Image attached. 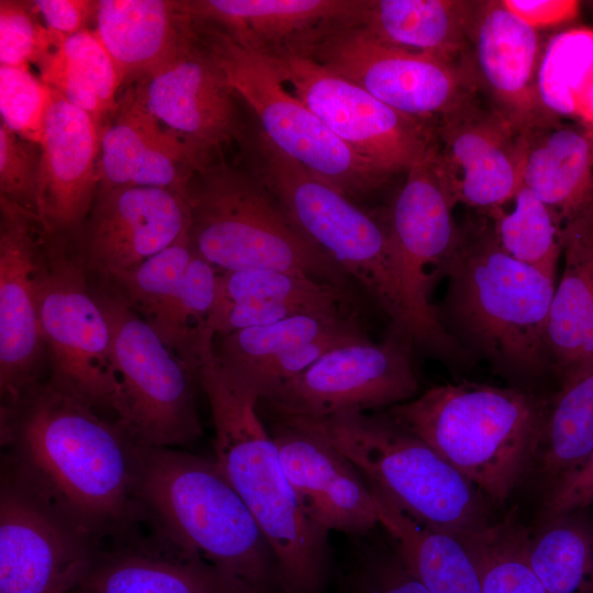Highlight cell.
<instances>
[{
  "label": "cell",
  "instance_id": "obj_18",
  "mask_svg": "<svg viewBox=\"0 0 593 593\" xmlns=\"http://www.w3.org/2000/svg\"><path fill=\"white\" fill-rule=\"evenodd\" d=\"M128 92L179 137L199 171L214 164L212 160L223 146L242 137L236 94L197 33L177 56L143 77Z\"/></svg>",
  "mask_w": 593,
  "mask_h": 593
},
{
  "label": "cell",
  "instance_id": "obj_1",
  "mask_svg": "<svg viewBox=\"0 0 593 593\" xmlns=\"http://www.w3.org/2000/svg\"><path fill=\"white\" fill-rule=\"evenodd\" d=\"M1 443L4 471L98 544L143 519L134 496L139 443L49 380L2 403Z\"/></svg>",
  "mask_w": 593,
  "mask_h": 593
},
{
  "label": "cell",
  "instance_id": "obj_44",
  "mask_svg": "<svg viewBox=\"0 0 593 593\" xmlns=\"http://www.w3.org/2000/svg\"><path fill=\"white\" fill-rule=\"evenodd\" d=\"M41 145L0 122V198L37 216Z\"/></svg>",
  "mask_w": 593,
  "mask_h": 593
},
{
  "label": "cell",
  "instance_id": "obj_22",
  "mask_svg": "<svg viewBox=\"0 0 593 593\" xmlns=\"http://www.w3.org/2000/svg\"><path fill=\"white\" fill-rule=\"evenodd\" d=\"M271 436L284 474L316 526L362 537L379 525L371 489L343 452L314 432L280 421Z\"/></svg>",
  "mask_w": 593,
  "mask_h": 593
},
{
  "label": "cell",
  "instance_id": "obj_25",
  "mask_svg": "<svg viewBox=\"0 0 593 593\" xmlns=\"http://www.w3.org/2000/svg\"><path fill=\"white\" fill-rule=\"evenodd\" d=\"M99 548L80 583L86 593H260L154 529Z\"/></svg>",
  "mask_w": 593,
  "mask_h": 593
},
{
  "label": "cell",
  "instance_id": "obj_23",
  "mask_svg": "<svg viewBox=\"0 0 593 593\" xmlns=\"http://www.w3.org/2000/svg\"><path fill=\"white\" fill-rule=\"evenodd\" d=\"M102 130L52 89L37 189V219L47 235L74 236L86 221L99 188Z\"/></svg>",
  "mask_w": 593,
  "mask_h": 593
},
{
  "label": "cell",
  "instance_id": "obj_46",
  "mask_svg": "<svg viewBox=\"0 0 593 593\" xmlns=\"http://www.w3.org/2000/svg\"><path fill=\"white\" fill-rule=\"evenodd\" d=\"M593 505V450L571 472L545 492L539 521L544 522Z\"/></svg>",
  "mask_w": 593,
  "mask_h": 593
},
{
  "label": "cell",
  "instance_id": "obj_2",
  "mask_svg": "<svg viewBox=\"0 0 593 593\" xmlns=\"http://www.w3.org/2000/svg\"><path fill=\"white\" fill-rule=\"evenodd\" d=\"M446 278L436 314L469 357L512 379H533L552 367L547 327L556 281L508 256L488 216L458 225Z\"/></svg>",
  "mask_w": 593,
  "mask_h": 593
},
{
  "label": "cell",
  "instance_id": "obj_16",
  "mask_svg": "<svg viewBox=\"0 0 593 593\" xmlns=\"http://www.w3.org/2000/svg\"><path fill=\"white\" fill-rule=\"evenodd\" d=\"M100 545L7 471L0 488V593H72Z\"/></svg>",
  "mask_w": 593,
  "mask_h": 593
},
{
  "label": "cell",
  "instance_id": "obj_30",
  "mask_svg": "<svg viewBox=\"0 0 593 593\" xmlns=\"http://www.w3.org/2000/svg\"><path fill=\"white\" fill-rule=\"evenodd\" d=\"M478 1L366 0L359 27L384 45L466 64Z\"/></svg>",
  "mask_w": 593,
  "mask_h": 593
},
{
  "label": "cell",
  "instance_id": "obj_27",
  "mask_svg": "<svg viewBox=\"0 0 593 593\" xmlns=\"http://www.w3.org/2000/svg\"><path fill=\"white\" fill-rule=\"evenodd\" d=\"M349 290L278 270L220 271L213 328L221 337L299 314H355Z\"/></svg>",
  "mask_w": 593,
  "mask_h": 593
},
{
  "label": "cell",
  "instance_id": "obj_51",
  "mask_svg": "<svg viewBox=\"0 0 593 593\" xmlns=\"http://www.w3.org/2000/svg\"><path fill=\"white\" fill-rule=\"evenodd\" d=\"M592 206H593V199H592Z\"/></svg>",
  "mask_w": 593,
  "mask_h": 593
},
{
  "label": "cell",
  "instance_id": "obj_24",
  "mask_svg": "<svg viewBox=\"0 0 593 593\" xmlns=\"http://www.w3.org/2000/svg\"><path fill=\"white\" fill-rule=\"evenodd\" d=\"M546 43L499 0L478 1L468 63L478 92L521 131L551 115L541 107L537 75Z\"/></svg>",
  "mask_w": 593,
  "mask_h": 593
},
{
  "label": "cell",
  "instance_id": "obj_36",
  "mask_svg": "<svg viewBox=\"0 0 593 593\" xmlns=\"http://www.w3.org/2000/svg\"><path fill=\"white\" fill-rule=\"evenodd\" d=\"M537 90L548 114L593 130V30H566L546 42Z\"/></svg>",
  "mask_w": 593,
  "mask_h": 593
},
{
  "label": "cell",
  "instance_id": "obj_6",
  "mask_svg": "<svg viewBox=\"0 0 593 593\" xmlns=\"http://www.w3.org/2000/svg\"><path fill=\"white\" fill-rule=\"evenodd\" d=\"M193 250L219 271L278 270L348 289L351 279L290 222L250 172L211 164L187 188Z\"/></svg>",
  "mask_w": 593,
  "mask_h": 593
},
{
  "label": "cell",
  "instance_id": "obj_43",
  "mask_svg": "<svg viewBox=\"0 0 593 593\" xmlns=\"http://www.w3.org/2000/svg\"><path fill=\"white\" fill-rule=\"evenodd\" d=\"M64 38L38 19L30 1H0V65H38Z\"/></svg>",
  "mask_w": 593,
  "mask_h": 593
},
{
  "label": "cell",
  "instance_id": "obj_7",
  "mask_svg": "<svg viewBox=\"0 0 593 593\" xmlns=\"http://www.w3.org/2000/svg\"><path fill=\"white\" fill-rule=\"evenodd\" d=\"M276 421L304 427L327 440L357 467L369 485L427 527L460 538L490 524L484 495L388 414Z\"/></svg>",
  "mask_w": 593,
  "mask_h": 593
},
{
  "label": "cell",
  "instance_id": "obj_41",
  "mask_svg": "<svg viewBox=\"0 0 593 593\" xmlns=\"http://www.w3.org/2000/svg\"><path fill=\"white\" fill-rule=\"evenodd\" d=\"M192 254L188 227L164 250L104 282L111 284L145 322H149L179 288Z\"/></svg>",
  "mask_w": 593,
  "mask_h": 593
},
{
  "label": "cell",
  "instance_id": "obj_3",
  "mask_svg": "<svg viewBox=\"0 0 593 593\" xmlns=\"http://www.w3.org/2000/svg\"><path fill=\"white\" fill-rule=\"evenodd\" d=\"M214 425L215 463L242 497L275 556L283 593H325L328 533L303 511L258 414V395L217 359L195 371Z\"/></svg>",
  "mask_w": 593,
  "mask_h": 593
},
{
  "label": "cell",
  "instance_id": "obj_37",
  "mask_svg": "<svg viewBox=\"0 0 593 593\" xmlns=\"http://www.w3.org/2000/svg\"><path fill=\"white\" fill-rule=\"evenodd\" d=\"M527 557L547 593H593V515L589 508L540 522L529 533Z\"/></svg>",
  "mask_w": 593,
  "mask_h": 593
},
{
  "label": "cell",
  "instance_id": "obj_21",
  "mask_svg": "<svg viewBox=\"0 0 593 593\" xmlns=\"http://www.w3.org/2000/svg\"><path fill=\"white\" fill-rule=\"evenodd\" d=\"M184 12L267 59H312L336 32L359 25L366 0H184Z\"/></svg>",
  "mask_w": 593,
  "mask_h": 593
},
{
  "label": "cell",
  "instance_id": "obj_26",
  "mask_svg": "<svg viewBox=\"0 0 593 593\" xmlns=\"http://www.w3.org/2000/svg\"><path fill=\"white\" fill-rule=\"evenodd\" d=\"M103 126L99 187L142 186L187 193L200 170L179 139L150 115L127 91Z\"/></svg>",
  "mask_w": 593,
  "mask_h": 593
},
{
  "label": "cell",
  "instance_id": "obj_4",
  "mask_svg": "<svg viewBox=\"0 0 593 593\" xmlns=\"http://www.w3.org/2000/svg\"><path fill=\"white\" fill-rule=\"evenodd\" d=\"M134 496L154 529L260 593H283L271 548L215 460L138 444Z\"/></svg>",
  "mask_w": 593,
  "mask_h": 593
},
{
  "label": "cell",
  "instance_id": "obj_28",
  "mask_svg": "<svg viewBox=\"0 0 593 593\" xmlns=\"http://www.w3.org/2000/svg\"><path fill=\"white\" fill-rule=\"evenodd\" d=\"M98 1L92 31L114 65L120 88L171 60L195 36L181 1Z\"/></svg>",
  "mask_w": 593,
  "mask_h": 593
},
{
  "label": "cell",
  "instance_id": "obj_33",
  "mask_svg": "<svg viewBox=\"0 0 593 593\" xmlns=\"http://www.w3.org/2000/svg\"><path fill=\"white\" fill-rule=\"evenodd\" d=\"M40 78L102 127L118 109L114 65L93 33L68 36L37 65Z\"/></svg>",
  "mask_w": 593,
  "mask_h": 593
},
{
  "label": "cell",
  "instance_id": "obj_32",
  "mask_svg": "<svg viewBox=\"0 0 593 593\" xmlns=\"http://www.w3.org/2000/svg\"><path fill=\"white\" fill-rule=\"evenodd\" d=\"M563 272L551 303L547 338L552 368L562 379L574 368L593 311V206L563 224Z\"/></svg>",
  "mask_w": 593,
  "mask_h": 593
},
{
  "label": "cell",
  "instance_id": "obj_48",
  "mask_svg": "<svg viewBox=\"0 0 593 593\" xmlns=\"http://www.w3.org/2000/svg\"><path fill=\"white\" fill-rule=\"evenodd\" d=\"M519 20L538 31L573 21L580 11L574 0H501Z\"/></svg>",
  "mask_w": 593,
  "mask_h": 593
},
{
  "label": "cell",
  "instance_id": "obj_35",
  "mask_svg": "<svg viewBox=\"0 0 593 593\" xmlns=\"http://www.w3.org/2000/svg\"><path fill=\"white\" fill-rule=\"evenodd\" d=\"M593 450V366L561 380L549 401L535 465L545 492Z\"/></svg>",
  "mask_w": 593,
  "mask_h": 593
},
{
  "label": "cell",
  "instance_id": "obj_14",
  "mask_svg": "<svg viewBox=\"0 0 593 593\" xmlns=\"http://www.w3.org/2000/svg\"><path fill=\"white\" fill-rule=\"evenodd\" d=\"M286 86L353 152L390 180L406 174L435 125L401 113L312 59H268Z\"/></svg>",
  "mask_w": 593,
  "mask_h": 593
},
{
  "label": "cell",
  "instance_id": "obj_38",
  "mask_svg": "<svg viewBox=\"0 0 593 593\" xmlns=\"http://www.w3.org/2000/svg\"><path fill=\"white\" fill-rule=\"evenodd\" d=\"M483 215L508 256L556 281L563 222L555 211L522 183L507 202Z\"/></svg>",
  "mask_w": 593,
  "mask_h": 593
},
{
  "label": "cell",
  "instance_id": "obj_50",
  "mask_svg": "<svg viewBox=\"0 0 593 593\" xmlns=\"http://www.w3.org/2000/svg\"><path fill=\"white\" fill-rule=\"evenodd\" d=\"M337 593H346V591L339 585Z\"/></svg>",
  "mask_w": 593,
  "mask_h": 593
},
{
  "label": "cell",
  "instance_id": "obj_11",
  "mask_svg": "<svg viewBox=\"0 0 593 593\" xmlns=\"http://www.w3.org/2000/svg\"><path fill=\"white\" fill-rule=\"evenodd\" d=\"M456 205L438 163L435 141L406 172V178L383 215L394 265L410 321L414 348L447 361L468 355L444 329L429 296L446 277L458 225Z\"/></svg>",
  "mask_w": 593,
  "mask_h": 593
},
{
  "label": "cell",
  "instance_id": "obj_29",
  "mask_svg": "<svg viewBox=\"0 0 593 593\" xmlns=\"http://www.w3.org/2000/svg\"><path fill=\"white\" fill-rule=\"evenodd\" d=\"M522 183L563 224L593 199V130L549 115L522 131Z\"/></svg>",
  "mask_w": 593,
  "mask_h": 593
},
{
  "label": "cell",
  "instance_id": "obj_5",
  "mask_svg": "<svg viewBox=\"0 0 593 593\" xmlns=\"http://www.w3.org/2000/svg\"><path fill=\"white\" fill-rule=\"evenodd\" d=\"M549 401L518 388L463 381L433 387L387 414L484 497L503 504L535 465Z\"/></svg>",
  "mask_w": 593,
  "mask_h": 593
},
{
  "label": "cell",
  "instance_id": "obj_42",
  "mask_svg": "<svg viewBox=\"0 0 593 593\" xmlns=\"http://www.w3.org/2000/svg\"><path fill=\"white\" fill-rule=\"evenodd\" d=\"M52 89L30 67L0 65V113L12 132L41 145Z\"/></svg>",
  "mask_w": 593,
  "mask_h": 593
},
{
  "label": "cell",
  "instance_id": "obj_47",
  "mask_svg": "<svg viewBox=\"0 0 593 593\" xmlns=\"http://www.w3.org/2000/svg\"><path fill=\"white\" fill-rule=\"evenodd\" d=\"M98 2L94 0H35L30 1L34 11L42 16L45 26L60 38L89 30L88 23L96 22Z\"/></svg>",
  "mask_w": 593,
  "mask_h": 593
},
{
  "label": "cell",
  "instance_id": "obj_19",
  "mask_svg": "<svg viewBox=\"0 0 593 593\" xmlns=\"http://www.w3.org/2000/svg\"><path fill=\"white\" fill-rule=\"evenodd\" d=\"M187 193L167 188H98L71 236L91 276L109 281L174 244L189 227Z\"/></svg>",
  "mask_w": 593,
  "mask_h": 593
},
{
  "label": "cell",
  "instance_id": "obj_10",
  "mask_svg": "<svg viewBox=\"0 0 593 593\" xmlns=\"http://www.w3.org/2000/svg\"><path fill=\"white\" fill-rule=\"evenodd\" d=\"M194 29L227 85L250 107L260 124V133L276 148L350 200L369 194L389 181L287 90L267 58L244 48L211 25L194 22Z\"/></svg>",
  "mask_w": 593,
  "mask_h": 593
},
{
  "label": "cell",
  "instance_id": "obj_40",
  "mask_svg": "<svg viewBox=\"0 0 593 593\" xmlns=\"http://www.w3.org/2000/svg\"><path fill=\"white\" fill-rule=\"evenodd\" d=\"M355 314H299L221 337L220 362L239 374L257 365L329 334L357 320Z\"/></svg>",
  "mask_w": 593,
  "mask_h": 593
},
{
  "label": "cell",
  "instance_id": "obj_8",
  "mask_svg": "<svg viewBox=\"0 0 593 593\" xmlns=\"http://www.w3.org/2000/svg\"><path fill=\"white\" fill-rule=\"evenodd\" d=\"M248 155L249 171L294 227L363 288L389 316L392 331L410 339L409 315L383 216L358 208L260 132L249 144Z\"/></svg>",
  "mask_w": 593,
  "mask_h": 593
},
{
  "label": "cell",
  "instance_id": "obj_12",
  "mask_svg": "<svg viewBox=\"0 0 593 593\" xmlns=\"http://www.w3.org/2000/svg\"><path fill=\"white\" fill-rule=\"evenodd\" d=\"M90 278L72 237L46 234L40 318L49 381L96 409L113 411L118 383L111 329Z\"/></svg>",
  "mask_w": 593,
  "mask_h": 593
},
{
  "label": "cell",
  "instance_id": "obj_31",
  "mask_svg": "<svg viewBox=\"0 0 593 593\" xmlns=\"http://www.w3.org/2000/svg\"><path fill=\"white\" fill-rule=\"evenodd\" d=\"M369 486L379 525L411 575L430 593H482L475 563L457 537L423 525Z\"/></svg>",
  "mask_w": 593,
  "mask_h": 593
},
{
  "label": "cell",
  "instance_id": "obj_9",
  "mask_svg": "<svg viewBox=\"0 0 593 593\" xmlns=\"http://www.w3.org/2000/svg\"><path fill=\"white\" fill-rule=\"evenodd\" d=\"M93 286L112 337L118 393L115 421L137 443L174 447L202 434L193 382L195 373L108 282Z\"/></svg>",
  "mask_w": 593,
  "mask_h": 593
},
{
  "label": "cell",
  "instance_id": "obj_20",
  "mask_svg": "<svg viewBox=\"0 0 593 593\" xmlns=\"http://www.w3.org/2000/svg\"><path fill=\"white\" fill-rule=\"evenodd\" d=\"M434 141L456 204L486 214L522 184V131L479 92L436 122Z\"/></svg>",
  "mask_w": 593,
  "mask_h": 593
},
{
  "label": "cell",
  "instance_id": "obj_49",
  "mask_svg": "<svg viewBox=\"0 0 593 593\" xmlns=\"http://www.w3.org/2000/svg\"><path fill=\"white\" fill-rule=\"evenodd\" d=\"M72 593H86V592L83 590H81L80 588H78Z\"/></svg>",
  "mask_w": 593,
  "mask_h": 593
},
{
  "label": "cell",
  "instance_id": "obj_45",
  "mask_svg": "<svg viewBox=\"0 0 593 593\" xmlns=\"http://www.w3.org/2000/svg\"><path fill=\"white\" fill-rule=\"evenodd\" d=\"M346 593H430L411 575L391 545H367L342 580Z\"/></svg>",
  "mask_w": 593,
  "mask_h": 593
},
{
  "label": "cell",
  "instance_id": "obj_39",
  "mask_svg": "<svg viewBox=\"0 0 593 593\" xmlns=\"http://www.w3.org/2000/svg\"><path fill=\"white\" fill-rule=\"evenodd\" d=\"M529 533L508 515L458 538L475 563L482 593H547L528 561Z\"/></svg>",
  "mask_w": 593,
  "mask_h": 593
},
{
  "label": "cell",
  "instance_id": "obj_15",
  "mask_svg": "<svg viewBox=\"0 0 593 593\" xmlns=\"http://www.w3.org/2000/svg\"><path fill=\"white\" fill-rule=\"evenodd\" d=\"M312 60L390 108L432 123L478 93L469 63L447 61L384 45L359 25L331 35Z\"/></svg>",
  "mask_w": 593,
  "mask_h": 593
},
{
  "label": "cell",
  "instance_id": "obj_17",
  "mask_svg": "<svg viewBox=\"0 0 593 593\" xmlns=\"http://www.w3.org/2000/svg\"><path fill=\"white\" fill-rule=\"evenodd\" d=\"M46 234L36 215L0 198V391L2 403L40 382L46 344L40 292Z\"/></svg>",
  "mask_w": 593,
  "mask_h": 593
},
{
  "label": "cell",
  "instance_id": "obj_34",
  "mask_svg": "<svg viewBox=\"0 0 593 593\" xmlns=\"http://www.w3.org/2000/svg\"><path fill=\"white\" fill-rule=\"evenodd\" d=\"M219 270L194 250L177 291L146 322L194 373L215 354L213 314Z\"/></svg>",
  "mask_w": 593,
  "mask_h": 593
},
{
  "label": "cell",
  "instance_id": "obj_13",
  "mask_svg": "<svg viewBox=\"0 0 593 593\" xmlns=\"http://www.w3.org/2000/svg\"><path fill=\"white\" fill-rule=\"evenodd\" d=\"M403 335L337 347L264 398L275 418H323L406 402L418 380Z\"/></svg>",
  "mask_w": 593,
  "mask_h": 593
}]
</instances>
